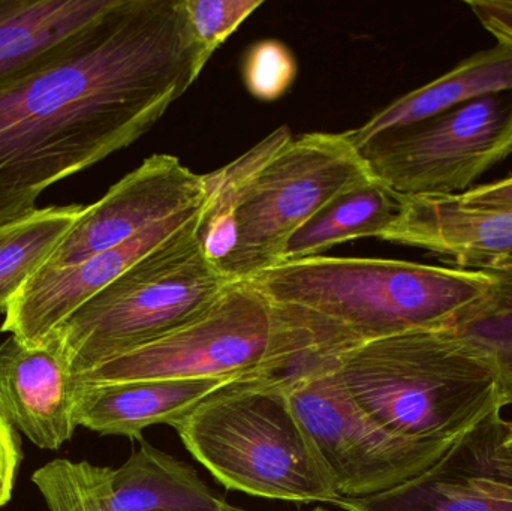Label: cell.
<instances>
[{
	"label": "cell",
	"mask_w": 512,
	"mask_h": 511,
	"mask_svg": "<svg viewBox=\"0 0 512 511\" xmlns=\"http://www.w3.org/2000/svg\"><path fill=\"white\" fill-rule=\"evenodd\" d=\"M206 65L183 0H116L54 59L0 87V225L143 137Z\"/></svg>",
	"instance_id": "6da1fadb"
},
{
	"label": "cell",
	"mask_w": 512,
	"mask_h": 511,
	"mask_svg": "<svg viewBox=\"0 0 512 511\" xmlns=\"http://www.w3.org/2000/svg\"><path fill=\"white\" fill-rule=\"evenodd\" d=\"M309 354L451 326L495 278L480 270L387 258L283 261L249 279Z\"/></svg>",
	"instance_id": "7a4b0ae2"
},
{
	"label": "cell",
	"mask_w": 512,
	"mask_h": 511,
	"mask_svg": "<svg viewBox=\"0 0 512 511\" xmlns=\"http://www.w3.org/2000/svg\"><path fill=\"white\" fill-rule=\"evenodd\" d=\"M373 176L345 132L292 137L280 126L245 155L206 174L200 239L231 281L282 263L286 243L331 198Z\"/></svg>",
	"instance_id": "3957f363"
},
{
	"label": "cell",
	"mask_w": 512,
	"mask_h": 511,
	"mask_svg": "<svg viewBox=\"0 0 512 511\" xmlns=\"http://www.w3.org/2000/svg\"><path fill=\"white\" fill-rule=\"evenodd\" d=\"M318 356L369 416L400 437L459 440L504 411L495 360L453 327L411 330Z\"/></svg>",
	"instance_id": "277c9868"
},
{
	"label": "cell",
	"mask_w": 512,
	"mask_h": 511,
	"mask_svg": "<svg viewBox=\"0 0 512 511\" xmlns=\"http://www.w3.org/2000/svg\"><path fill=\"white\" fill-rule=\"evenodd\" d=\"M174 429L189 453L231 491L306 504L340 498L292 408L282 374L219 390Z\"/></svg>",
	"instance_id": "5b68a950"
},
{
	"label": "cell",
	"mask_w": 512,
	"mask_h": 511,
	"mask_svg": "<svg viewBox=\"0 0 512 511\" xmlns=\"http://www.w3.org/2000/svg\"><path fill=\"white\" fill-rule=\"evenodd\" d=\"M203 209L204 204L185 227L45 338L57 342L72 374L92 371L185 326L233 284L201 245Z\"/></svg>",
	"instance_id": "8992f818"
},
{
	"label": "cell",
	"mask_w": 512,
	"mask_h": 511,
	"mask_svg": "<svg viewBox=\"0 0 512 511\" xmlns=\"http://www.w3.org/2000/svg\"><path fill=\"white\" fill-rule=\"evenodd\" d=\"M309 354L306 342L249 281L233 282L203 314L168 335L74 375L80 384L164 378L246 381L289 371Z\"/></svg>",
	"instance_id": "52a82bcc"
},
{
	"label": "cell",
	"mask_w": 512,
	"mask_h": 511,
	"mask_svg": "<svg viewBox=\"0 0 512 511\" xmlns=\"http://www.w3.org/2000/svg\"><path fill=\"white\" fill-rule=\"evenodd\" d=\"M282 380L340 498L388 491L432 467L457 441L412 440L387 431L318 354H306Z\"/></svg>",
	"instance_id": "ba28073f"
},
{
	"label": "cell",
	"mask_w": 512,
	"mask_h": 511,
	"mask_svg": "<svg viewBox=\"0 0 512 511\" xmlns=\"http://www.w3.org/2000/svg\"><path fill=\"white\" fill-rule=\"evenodd\" d=\"M358 152L400 197L460 195L512 153V90L382 132Z\"/></svg>",
	"instance_id": "9c48e42d"
},
{
	"label": "cell",
	"mask_w": 512,
	"mask_h": 511,
	"mask_svg": "<svg viewBox=\"0 0 512 511\" xmlns=\"http://www.w3.org/2000/svg\"><path fill=\"white\" fill-rule=\"evenodd\" d=\"M50 511H224L197 471L141 440L117 468L57 459L33 473Z\"/></svg>",
	"instance_id": "30bf717a"
},
{
	"label": "cell",
	"mask_w": 512,
	"mask_h": 511,
	"mask_svg": "<svg viewBox=\"0 0 512 511\" xmlns=\"http://www.w3.org/2000/svg\"><path fill=\"white\" fill-rule=\"evenodd\" d=\"M507 419L495 411L460 437L438 462L388 491L339 498L346 511H512Z\"/></svg>",
	"instance_id": "8fae6325"
},
{
	"label": "cell",
	"mask_w": 512,
	"mask_h": 511,
	"mask_svg": "<svg viewBox=\"0 0 512 511\" xmlns=\"http://www.w3.org/2000/svg\"><path fill=\"white\" fill-rule=\"evenodd\" d=\"M206 198V176L189 170L176 156L152 155L111 186L101 200L87 206L42 269L81 263L171 216L201 206Z\"/></svg>",
	"instance_id": "7c38bea8"
},
{
	"label": "cell",
	"mask_w": 512,
	"mask_h": 511,
	"mask_svg": "<svg viewBox=\"0 0 512 511\" xmlns=\"http://www.w3.org/2000/svg\"><path fill=\"white\" fill-rule=\"evenodd\" d=\"M203 204L171 216L81 263L38 270L9 303L0 330L17 336L30 347L41 344L90 297L185 227Z\"/></svg>",
	"instance_id": "4fadbf2b"
},
{
	"label": "cell",
	"mask_w": 512,
	"mask_h": 511,
	"mask_svg": "<svg viewBox=\"0 0 512 511\" xmlns=\"http://www.w3.org/2000/svg\"><path fill=\"white\" fill-rule=\"evenodd\" d=\"M75 392L74 374L53 339L30 347L11 335L0 345V408L39 449L57 450L71 440Z\"/></svg>",
	"instance_id": "5bb4252c"
},
{
	"label": "cell",
	"mask_w": 512,
	"mask_h": 511,
	"mask_svg": "<svg viewBox=\"0 0 512 511\" xmlns=\"http://www.w3.org/2000/svg\"><path fill=\"white\" fill-rule=\"evenodd\" d=\"M451 258L459 269L483 270L512 255V212L468 206L460 195L402 197L381 236Z\"/></svg>",
	"instance_id": "9a60e30c"
},
{
	"label": "cell",
	"mask_w": 512,
	"mask_h": 511,
	"mask_svg": "<svg viewBox=\"0 0 512 511\" xmlns=\"http://www.w3.org/2000/svg\"><path fill=\"white\" fill-rule=\"evenodd\" d=\"M234 383L240 381L164 378L108 384L77 383L75 423L101 435L141 440L144 429L156 425L174 428L201 402Z\"/></svg>",
	"instance_id": "2e32d148"
},
{
	"label": "cell",
	"mask_w": 512,
	"mask_h": 511,
	"mask_svg": "<svg viewBox=\"0 0 512 511\" xmlns=\"http://www.w3.org/2000/svg\"><path fill=\"white\" fill-rule=\"evenodd\" d=\"M116 0H0V87L65 50Z\"/></svg>",
	"instance_id": "e0dca14e"
},
{
	"label": "cell",
	"mask_w": 512,
	"mask_h": 511,
	"mask_svg": "<svg viewBox=\"0 0 512 511\" xmlns=\"http://www.w3.org/2000/svg\"><path fill=\"white\" fill-rule=\"evenodd\" d=\"M507 90H512V44L498 42L496 47L463 60L442 77L400 96L364 125L345 134L360 149L370 138L382 132L420 122L474 99Z\"/></svg>",
	"instance_id": "ac0fdd59"
},
{
	"label": "cell",
	"mask_w": 512,
	"mask_h": 511,
	"mask_svg": "<svg viewBox=\"0 0 512 511\" xmlns=\"http://www.w3.org/2000/svg\"><path fill=\"white\" fill-rule=\"evenodd\" d=\"M402 197L370 176L331 198L286 243L283 261L321 257L325 251L351 240L378 237L388 230Z\"/></svg>",
	"instance_id": "d6986e66"
},
{
	"label": "cell",
	"mask_w": 512,
	"mask_h": 511,
	"mask_svg": "<svg viewBox=\"0 0 512 511\" xmlns=\"http://www.w3.org/2000/svg\"><path fill=\"white\" fill-rule=\"evenodd\" d=\"M86 209L81 204L42 207L0 225V314H6L12 299L45 266Z\"/></svg>",
	"instance_id": "ffe728a7"
},
{
	"label": "cell",
	"mask_w": 512,
	"mask_h": 511,
	"mask_svg": "<svg viewBox=\"0 0 512 511\" xmlns=\"http://www.w3.org/2000/svg\"><path fill=\"white\" fill-rule=\"evenodd\" d=\"M495 284L483 299L457 315V332L483 347L495 360L501 386L502 408L512 407V255L490 264Z\"/></svg>",
	"instance_id": "44dd1931"
},
{
	"label": "cell",
	"mask_w": 512,
	"mask_h": 511,
	"mask_svg": "<svg viewBox=\"0 0 512 511\" xmlns=\"http://www.w3.org/2000/svg\"><path fill=\"white\" fill-rule=\"evenodd\" d=\"M262 0H183L186 20L206 63L251 17Z\"/></svg>",
	"instance_id": "7402d4cb"
},
{
	"label": "cell",
	"mask_w": 512,
	"mask_h": 511,
	"mask_svg": "<svg viewBox=\"0 0 512 511\" xmlns=\"http://www.w3.org/2000/svg\"><path fill=\"white\" fill-rule=\"evenodd\" d=\"M294 53L283 42L265 39L246 54L243 81L259 101L273 102L282 98L297 78Z\"/></svg>",
	"instance_id": "603a6c76"
},
{
	"label": "cell",
	"mask_w": 512,
	"mask_h": 511,
	"mask_svg": "<svg viewBox=\"0 0 512 511\" xmlns=\"http://www.w3.org/2000/svg\"><path fill=\"white\" fill-rule=\"evenodd\" d=\"M21 462L20 438L0 408V507L11 500L15 474Z\"/></svg>",
	"instance_id": "cb8c5ba5"
},
{
	"label": "cell",
	"mask_w": 512,
	"mask_h": 511,
	"mask_svg": "<svg viewBox=\"0 0 512 511\" xmlns=\"http://www.w3.org/2000/svg\"><path fill=\"white\" fill-rule=\"evenodd\" d=\"M468 206L512 212V176L460 194Z\"/></svg>",
	"instance_id": "d4e9b609"
},
{
	"label": "cell",
	"mask_w": 512,
	"mask_h": 511,
	"mask_svg": "<svg viewBox=\"0 0 512 511\" xmlns=\"http://www.w3.org/2000/svg\"><path fill=\"white\" fill-rule=\"evenodd\" d=\"M224 511H246V510H242V509H239V507H233V506H230V504H228L227 509H225Z\"/></svg>",
	"instance_id": "484cf974"
},
{
	"label": "cell",
	"mask_w": 512,
	"mask_h": 511,
	"mask_svg": "<svg viewBox=\"0 0 512 511\" xmlns=\"http://www.w3.org/2000/svg\"><path fill=\"white\" fill-rule=\"evenodd\" d=\"M313 511H327V510H324V509H316V510H313Z\"/></svg>",
	"instance_id": "4316f807"
}]
</instances>
